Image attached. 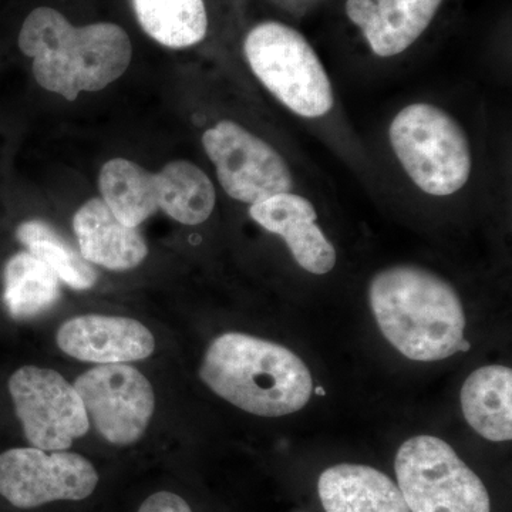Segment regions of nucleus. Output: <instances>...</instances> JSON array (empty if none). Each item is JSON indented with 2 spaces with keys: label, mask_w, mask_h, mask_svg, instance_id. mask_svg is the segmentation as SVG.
Wrapping results in <instances>:
<instances>
[{
  "label": "nucleus",
  "mask_w": 512,
  "mask_h": 512,
  "mask_svg": "<svg viewBox=\"0 0 512 512\" xmlns=\"http://www.w3.org/2000/svg\"><path fill=\"white\" fill-rule=\"evenodd\" d=\"M18 43L32 59L37 84L69 101L106 89L127 72L133 57L130 37L121 26L101 22L77 28L47 6L29 13Z\"/></svg>",
  "instance_id": "1"
},
{
  "label": "nucleus",
  "mask_w": 512,
  "mask_h": 512,
  "mask_svg": "<svg viewBox=\"0 0 512 512\" xmlns=\"http://www.w3.org/2000/svg\"><path fill=\"white\" fill-rule=\"evenodd\" d=\"M369 302L380 332L407 359L437 362L460 352L463 303L433 271L416 265L383 269L370 282Z\"/></svg>",
  "instance_id": "2"
},
{
  "label": "nucleus",
  "mask_w": 512,
  "mask_h": 512,
  "mask_svg": "<svg viewBox=\"0 0 512 512\" xmlns=\"http://www.w3.org/2000/svg\"><path fill=\"white\" fill-rule=\"evenodd\" d=\"M200 377L221 399L259 417L299 412L313 393L311 372L292 350L245 333L215 339Z\"/></svg>",
  "instance_id": "3"
},
{
  "label": "nucleus",
  "mask_w": 512,
  "mask_h": 512,
  "mask_svg": "<svg viewBox=\"0 0 512 512\" xmlns=\"http://www.w3.org/2000/svg\"><path fill=\"white\" fill-rule=\"evenodd\" d=\"M101 200L117 220L131 228L163 210L184 225H200L211 217L217 191L198 165L185 160L165 164L154 174L126 158H113L101 167Z\"/></svg>",
  "instance_id": "4"
},
{
  "label": "nucleus",
  "mask_w": 512,
  "mask_h": 512,
  "mask_svg": "<svg viewBox=\"0 0 512 512\" xmlns=\"http://www.w3.org/2000/svg\"><path fill=\"white\" fill-rule=\"evenodd\" d=\"M389 140L404 173L426 194L448 197L470 180L473 154L466 131L439 106L404 107L390 124Z\"/></svg>",
  "instance_id": "5"
},
{
  "label": "nucleus",
  "mask_w": 512,
  "mask_h": 512,
  "mask_svg": "<svg viewBox=\"0 0 512 512\" xmlns=\"http://www.w3.org/2000/svg\"><path fill=\"white\" fill-rule=\"evenodd\" d=\"M244 53L256 79L292 113L320 119L335 106L325 66L292 26L275 20L259 23L245 37Z\"/></svg>",
  "instance_id": "6"
},
{
  "label": "nucleus",
  "mask_w": 512,
  "mask_h": 512,
  "mask_svg": "<svg viewBox=\"0 0 512 512\" xmlns=\"http://www.w3.org/2000/svg\"><path fill=\"white\" fill-rule=\"evenodd\" d=\"M394 470L412 512H491L481 478L439 437L407 440L397 451Z\"/></svg>",
  "instance_id": "7"
},
{
  "label": "nucleus",
  "mask_w": 512,
  "mask_h": 512,
  "mask_svg": "<svg viewBox=\"0 0 512 512\" xmlns=\"http://www.w3.org/2000/svg\"><path fill=\"white\" fill-rule=\"evenodd\" d=\"M16 416L30 444L63 451L89 433L90 421L79 393L55 370L23 366L9 379Z\"/></svg>",
  "instance_id": "8"
},
{
  "label": "nucleus",
  "mask_w": 512,
  "mask_h": 512,
  "mask_svg": "<svg viewBox=\"0 0 512 512\" xmlns=\"http://www.w3.org/2000/svg\"><path fill=\"white\" fill-rule=\"evenodd\" d=\"M202 147L229 197L256 204L292 191L293 175L271 144L231 120L218 121L202 134Z\"/></svg>",
  "instance_id": "9"
},
{
  "label": "nucleus",
  "mask_w": 512,
  "mask_h": 512,
  "mask_svg": "<svg viewBox=\"0 0 512 512\" xmlns=\"http://www.w3.org/2000/svg\"><path fill=\"white\" fill-rule=\"evenodd\" d=\"M97 484L96 468L77 453L20 447L0 454V495L22 510L84 500Z\"/></svg>",
  "instance_id": "10"
},
{
  "label": "nucleus",
  "mask_w": 512,
  "mask_h": 512,
  "mask_svg": "<svg viewBox=\"0 0 512 512\" xmlns=\"http://www.w3.org/2000/svg\"><path fill=\"white\" fill-rule=\"evenodd\" d=\"M97 433L114 446H131L146 433L156 409L153 386L126 363L99 365L73 384Z\"/></svg>",
  "instance_id": "11"
},
{
  "label": "nucleus",
  "mask_w": 512,
  "mask_h": 512,
  "mask_svg": "<svg viewBox=\"0 0 512 512\" xmlns=\"http://www.w3.org/2000/svg\"><path fill=\"white\" fill-rule=\"evenodd\" d=\"M56 342L66 355L97 365L137 362L156 349L150 329L121 316H76L60 326Z\"/></svg>",
  "instance_id": "12"
},
{
  "label": "nucleus",
  "mask_w": 512,
  "mask_h": 512,
  "mask_svg": "<svg viewBox=\"0 0 512 512\" xmlns=\"http://www.w3.org/2000/svg\"><path fill=\"white\" fill-rule=\"evenodd\" d=\"M256 224L279 235L296 264L313 275L329 274L336 265V249L316 224L318 214L308 198L295 192L272 195L249 207Z\"/></svg>",
  "instance_id": "13"
},
{
  "label": "nucleus",
  "mask_w": 512,
  "mask_h": 512,
  "mask_svg": "<svg viewBox=\"0 0 512 512\" xmlns=\"http://www.w3.org/2000/svg\"><path fill=\"white\" fill-rule=\"evenodd\" d=\"M443 0H346L350 22L379 57L402 55L424 35Z\"/></svg>",
  "instance_id": "14"
},
{
  "label": "nucleus",
  "mask_w": 512,
  "mask_h": 512,
  "mask_svg": "<svg viewBox=\"0 0 512 512\" xmlns=\"http://www.w3.org/2000/svg\"><path fill=\"white\" fill-rule=\"evenodd\" d=\"M73 229L80 255L87 262L110 271H130L143 264L147 242L137 228L117 220L101 198L84 202L73 217Z\"/></svg>",
  "instance_id": "15"
},
{
  "label": "nucleus",
  "mask_w": 512,
  "mask_h": 512,
  "mask_svg": "<svg viewBox=\"0 0 512 512\" xmlns=\"http://www.w3.org/2000/svg\"><path fill=\"white\" fill-rule=\"evenodd\" d=\"M318 493L325 512H412L392 478L360 464H338L323 471Z\"/></svg>",
  "instance_id": "16"
},
{
  "label": "nucleus",
  "mask_w": 512,
  "mask_h": 512,
  "mask_svg": "<svg viewBox=\"0 0 512 512\" xmlns=\"http://www.w3.org/2000/svg\"><path fill=\"white\" fill-rule=\"evenodd\" d=\"M461 409L467 423L494 443L512 439V370L484 366L471 373L461 387Z\"/></svg>",
  "instance_id": "17"
},
{
  "label": "nucleus",
  "mask_w": 512,
  "mask_h": 512,
  "mask_svg": "<svg viewBox=\"0 0 512 512\" xmlns=\"http://www.w3.org/2000/svg\"><path fill=\"white\" fill-rule=\"evenodd\" d=\"M138 25L168 49H187L208 32L205 0H131Z\"/></svg>",
  "instance_id": "18"
},
{
  "label": "nucleus",
  "mask_w": 512,
  "mask_h": 512,
  "mask_svg": "<svg viewBox=\"0 0 512 512\" xmlns=\"http://www.w3.org/2000/svg\"><path fill=\"white\" fill-rule=\"evenodd\" d=\"M3 302L16 319H30L49 311L60 298L59 278L30 252H18L3 271Z\"/></svg>",
  "instance_id": "19"
},
{
  "label": "nucleus",
  "mask_w": 512,
  "mask_h": 512,
  "mask_svg": "<svg viewBox=\"0 0 512 512\" xmlns=\"http://www.w3.org/2000/svg\"><path fill=\"white\" fill-rule=\"evenodd\" d=\"M16 237L70 288L86 291L96 285L97 272L52 225L40 220L26 221L19 225Z\"/></svg>",
  "instance_id": "20"
},
{
  "label": "nucleus",
  "mask_w": 512,
  "mask_h": 512,
  "mask_svg": "<svg viewBox=\"0 0 512 512\" xmlns=\"http://www.w3.org/2000/svg\"><path fill=\"white\" fill-rule=\"evenodd\" d=\"M138 512H192L190 505L180 495L160 491L148 497Z\"/></svg>",
  "instance_id": "21"
},
{
  "label": "nucleus",
  "mask_w": 512,
  "mask_h": 512,
  "mask_svg": "<svg viewBox=\"0 0 512 512\" xmlns=\"http://www.w3.org/2000/svg\"><path fill=\"white\" fill-rule=\"evenodd\" d=\"M471 346L470 343L467 342L466 339L463 340V343H461L460 346V352H468L470 350Z\"/></svg>",
  "instance_id": "22"
},
{
  "label": "nucleus",
  "mask_w": 512,
  "mask_h": 512,
  "mask_svg": "<svg viewBox=\"0 0 512 512\" xmlns=\"http://www.w3.org/2000/svg\"><path fill=\"white\" fill-rule=\"evenodd\" d=\"M315 393L319 394V396H325V390L322 387H315Z\"/></svg>",
  "instance_id": "23"
}]
</instances>
